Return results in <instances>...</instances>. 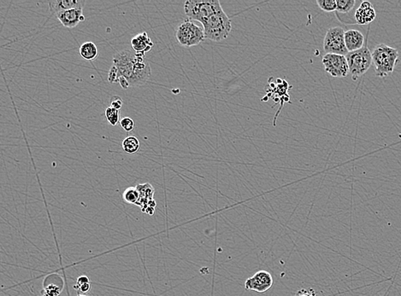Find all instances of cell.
I'll return each mask as SVG.
<instances>
[{
	"mask_svg": "<svg viewBox=\"0 0 401 296\" xmlns=\"http://www.w3.org/2000/svg\"><path fill=\"white\" fill-rule=\"evenodd\" d=\"M77 296H83V295H78Z\"/></svg>",
	"mask_w": 401,
	"mask_h": 296,
	"instance_id": "4dcf8cb0",
	"label": "cell"
},
{
	"mask_svg": "<svg viewBox=\"0 0 401 296\" xmlns=\"http://www.w3.org/2000/svg\"><path fill=\"white\" fill-rule=\"evenodd\" d=\"M204 38L212 41H223L228 38L232 30L231 20L223 10L215 13L203 24Z\"/></svg>",
	"mask_w": 401,
	"mask_h": 296,
	"instance_id": "3957f363",
	"label": "cell"
},
{
	"mask_svg": "<svg viewBox=\"0 0 401 296\" xmlns=\"http://www.w3.org/2000/svg\"><path fill=\"white\" fill-rule=\"evenodd\" d=\"M122 198L127 203L136 205L140 199V193L136 187H129L125 190L122 194Z\"/></svg>",
	"mask_w": 401,
	"mask_h": 296,
	"instance_id": "ac0fdd59",
	"label": "cell"
},
{
	"mask_svg": "<svg viewBox=\"0 0 401 296\" xmlns=\"http://www.w3.org/2000/svg\"><path fill=\"white\" fill-rule=\"evenodd\" d=\"M108 80L109 82H111V83H116L119 81L118 70L114 66H112V68L109 71Z\"/></svg>",
	"mask_w": 401,
	"mask_h": 296,
	"instance_id": "d4e9b609",
	"label": "cell"
},
{
	"mask_svg": "<svg viewBox=\"0 0 401 296\" xmlns=\"http://www.w3.org/2000/svg\"><path fill=\"white\" fill-rule=\"evenodd\" d=\"M376 16V10L371 3L368 1H363L355 11L354 20L356 21L357 24L366 25L373 22Z\"/></svg>",
	"mask_w": 401,
	"mask_h": 296,
	"instance_id": "8fae6325",
	"label": "cell"
},
{
	"mask_svg": "<svg viewBox=\"0 0 401 296\" xmlns=\"http://www.w3.org/2000/svg\"><path fill=\"white\" fill-rule=\"evenodd\" d=\"M122 104H123V102H122V99L120 97L113 96L111 99V107L112 108L120 110L121 107H122Z\"/></svg>",
	"mask_w": 401,
	"mask_h": 296,
	"instance_id": "cb8c5ba5",
	"label": "cell"
},
{
	"mask_svg": "<svg viewBox=\"0 0 401 296\" xmlns=\"http://www.w3.org/2000/svg\"><path fill=\"white\" fill-rule=\"evenodd\" d=\"M105 117L112 126H117L120 123V110L110 106L105 109Z\"/></svg>",
	"mask_w": 401,
	"mask_h": 296,
	"instance_id": "ffe728a7",
	"label": "cell"
},
{
	"mask_svg": "<svg viewBox=\"0 0 401 296\" xmlns=\"http://www.w3.org/2000/svg\"><path fill=\"white\" fill-rule=\"evenodd\" d=\"M120 125H121V128H123V130L127 132H130L135 128L134 121L129 117H124V118L121 119Z\"/></svg>",
	"mask_w": 401,
	"mask_h": 296,
	"instance_id": "7402d4cb",
	"label": "cell"
},
{
	"mask_svg": "<svg viewBox=\"0 0 401 296\" xmlns=\"http://www.w3.org/2000/svg\"><path fill=\"white\" fill-rule=\"evenodd\" d=\"M74 289L77 290L80 294H86L89 292L91 290V283H86V284H81V285H74Z\"/></svg>",
	"mask_w": 401,
	"mask_h": 296,
	"instance_id": "484cf974",
	"label": "cell"
},
{
	"mask_svg": "<svg viewBox=\"0 0 401 296\" xmlns=\"http://www.w3.org/2000/svg\"><path fill=\"white\" fill-rule=\"evenodd\" d=\"M60 293V289L56 286L55 284H50L47 287H45V294L44 296H58Z\"/></svg>",
	"mask_w": 401,
	"mask_h": 296,
	"instance_id": "603a6c76",
	"label": "cell"
},
{
	"mask_svg": "<svg viewBox=\"0 0 401 296\" xmlns=\"http://www.w3.org/2000/svg\"><path fill=\"white\" fill-rule=\"evenodd\" d=\"M85 0H53L49 1V10L55 16L58 13L72 9H83L85 5Z\"/></svg>",
	"mask_w": 401,
	"mask_h": 296,
	"instance_id": "7c38bea8",
	"label": "cell"
},
{
	"mask_svg": "<svg viewBox=\"0 0 401 296\" xmlns=\"http://www.w3.org/2000/svg\"><path fill=\"white\" fill-rule=\"evenodd\" d=\"M372 61L376 75L384 78L395 70L400 61L398 51L389 45L379 44L373 50Z\"/></svg>",
	"mask_w": 401,
	"mask_h": 296,
	"instance_id": "7a4b0ae2",
	"label": "cell"
},
{
	"mask_svg": "<svg viewBox=\"0 0 401 296\" xmlns=\"http://www.w3.org/2000/svg\"><path fill=\"white\" fill-rule=\"evenodd\" d=\"M346 58L349 67V73L354 81L366 73L373 64L372 53L367 45L359 51L348 52Z\"/></svg>",
	"mask_w": 401,
	"mask_h": 296,
	"instance_id": "5b68a950",
	"label": "cell"
},
{
	"mask_svg": "<svg viewBox=\"0 0 401 296\" xmlns=\"http://www.w3.org/2000/svg\"><path fill=\"white\" fill-rule=\"evenodd\" d=\"M131 45L136 53H144L151 51L153 47V42L151 40L147 32L141 33L131 39Z\"/></svg>",
	"mask_w": 401,
	"mask_h": 296,
	"instance_id": "5bb4252c",
	"label": "cell"
},
{
	"mask_svg": "<svg viewBox=\"0 0 401 296\" xmlns=\"http://www.w3.org/2000/svg\"><path fill=\"white\" fill-rule=\"evenodd\" d=\"M122 149L127 154H134L140 150V143L137 137L130 136L125 138L121 143Z\"/></svg>",
	"mask_w": 401,
	"mask_h": 296,
	"instance_id": "e0dca14e",
	"label": "cell"
},
{
	"mask_svg": "<svg viewBox=\"0 0 401 296\" xmlns=\"http://www.w3.org/2000/svg\"><path fill=\"white\" fill-rule=\"evenodd\" d=\"M175 37L179 44L185 47L200 45L205 39L204 29L188 19L177 28Z\"/></svg>",
	"mask_w": 401,
	"mask_h": 296,
	"instance_id": "8992f818",
	"label": "cell"
},
{
	"mask_svg": "<svg viewBox=\"0 0 401 296\" xmlns=\"http://www.w3.org/2000/svg\"><path fill=\"white\" fill-rule=\"evenodd\" d=\"M154 212H155V208H154V207H147V208L143 211V213H148L149 215H153Z\"/></svg>",
	"mask_w": 401,
	"mask_h": 296,
	"instance_id": "f546056e",
	"label": "cell"
},
{
	"mask_svg": "<svg viewBox=\"0 0 401 296\" xmlns=\"http://www.w3.org/2000/svg\"><path fill=\"white\" fill-rule=\"evenodd\" d=\"M223 10L218 0H188L184 3L186 16L190 21L203 23L215 13Z\"/></svg>",
	"mask_w": 401,
	"mask_h": 296,
	"instance_id": "277c9868",
	"label": "cell"
},
{
	"mask_svg": "<svg viewBox=\"0 0 401 296\" xmlns=\"http://www.w3.org/2000/svg\"><path fill=\"white\" fill-rule=\"evenodd\" d=\"M322 64L327 73L334 78L347 77L349 73V67L346 56L337 54H326L322 58Z\"/></svg>",
	"mask_w": 401,
	"mask_h": 296,
	"instance_id": "ba28073f",
	"label": "cell"
},
{
	"mask_svg": "<svg viewBox=\"0 0 401 296\" xmlns=\"http://www.w3.org/2000/svg\"><path fill=\"white\" fill-rule=\"evenodd\" d=\"M273 282V277L269 271H258L252 277L246 279L245 289L256 291L258 293H264L271 289Z\"/></svg>",
	"mask_w": 401,
	"mask_h": 296,
	"instance_id": "9c48e42d",
	"label": "cell"
},
{
	"mask_svg": "<svg viewBox=\"0 0 401 296\" xmlns=\"http://www.w3.org/2000/svg\"><path fill=\"white\" fill-rule=\"evenodd\" d=\"M86 283H91L89 277H87L86 276H80V277H78V279H77V284H76V285L79 286V285L86 284Z\"/></svg>",
	"mask_w": 401,
	"mask_h": 296,
	"instance_id": "83f0119b",
	"label": "cell"
},
{
	"mask_svg": "<svg viewBox=\"0 0 401 296\" xmlns=\"http://www.w3.org/2000/svg\"><path fill=\"white\" fill-rule=\"evenodd\" d=\"M317 4L325 12L336 11V0H317Z\"/></svg>",
	"mask_w": 401,
	"mask_h": 296,
	"instance_id": "44dd1931",
	"label": "cell"
},
{
	"mask_svg": "<svg viewBox=\"0 0 401 296\" xmlns=\"http://www.w3.org/2000/svg\"><path fill=\"white\" fill-rule=\"evenodd\" d=\"M140 193V199L136 206L141 207V210H144L147 207V204L151 200H153L154 196V188L151 184H140L135 186Z\"/></svg>",
	"mask_w": 401,
	"mask_h": 296,
	"instance_id": "9a60e30c",
	"label": "cell"
},
{
	"mask_svg": "<svg viewBox=\"0 0 401 296\" xmlns=\"http://www.w3.org/2000/svg\"><path fill=\"white\" fill-rule=\"evenodd\" d=\"M345 31L341 27L328 29L323 40V50L326 54H337L347 56L348 54L345 44Z\"/></svg>",
	"mask_w": 401,
	"mask_h": 296,
	"instance_id": "52a82bcc",
	"label": "cell"
},
{
	"mask_svg": "<svg viewBox=\"0 0 401 296\" xmlns=\"http://www.w3.org/2000/svg\"><path fill=\"white\" fill-rule=\"evenodd\" d=\"M57 19L65 28L73 29L79 23L85 21L83 9H72L58 13L56 15Z\"/></svg>",
	"mask_w": 401,
	"mask_h": 296,
	"instance_id": "30bf717a",
	"label": "cell"
},
{
	"mask_svg": "<svg viewBox=\"0 0 401 296\" xmlns=\"http://www.w3.org/2000/svg\"><path fill=\"white\" fill-rule=\"evenodd\" d=\"M295 296H318L315 290L313 289H306V290H299Z\"/></svg>",
	"mask_w": 401,
	"mask_h": 296,
	"instance_id": "4316f807",
	"label": "cell"
},
{
	"mask_svg": "<svg viewBox=\"0 0 401 296\" xmlns=\"http://www.w3.org/2000/svg\"><path fill=\"white\" fill-rule=\"evenodd\" d=\"M112 61L118 79L123 77L131 87L143 86L151 78L152 69L144 53L123 50L116 53Z\"/></svg>",
	"mask_w": 401,
	"mask_h": 296,
	"instance_id": "6da1fadb",
	"label": "cell"
},
{
	"mask_svg": "<svg viewBox=\"0 0 401 296\" xmlns=\"http://www.w3.org/2000/svg\"><path fill=\"white\" fill-rule=\"evenodd\" d=\"M345 44L348 52L359 51L364 46L363 33L355 29L348 30L345 33Z\"/></svg>",
	"mask_w": 401,
	"mask_h": 296,
	"instance_id": "4fadbf2b",
	"label": "cell"
},
{
	"mask_svg": "<svg viewBox=\"0 0 401 296\" xmlns=\"http://www.w3.org/2000/svg\"><path fill=\"white\" fill-rule=\"evenodd\" d=\"M80 55L85 60H94L99 57V49L93 42H85L80 45Z\"/></svg>",
	"mask_w": 401,
	"mask_h": 296,
	"instance_id": "2e32d148",
	"label": "cell"
},
{
	"mask_svg": "<svg viewBox=\"0 0 401 296\" xmlns=\"http://www.w3.org/2000/svg\"><path fill=\"white\" fill-rule=\"evenodd\" d=\"M119 84H120V86H121V88H123V89H128L130 86H129V84L127 82V80L123 78V77H121L120 79H119Z\"/></svg>",
	"mask_w": 401,
	"mask_h": 296,
	"instance_id": "f1b7e54d",
	"label": "cell"
},
{
	"mask_svg": "<svg viewBox=\"0 0 401 296\" xmlns=\"http://www.w3.org/2000/svg\"><path fill=\"white\" fill-rule=\"evenodd\" d=\"M355 4V0H336V12L346 15L354 10Z\"/></svg>",
	"mask_w": 401,
	"mask_h": 296,
	"instance_id": "d6986e66",
	"label": "cell"
}]
</instances>
